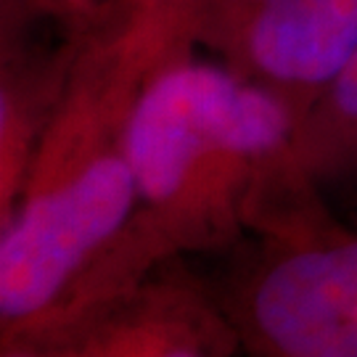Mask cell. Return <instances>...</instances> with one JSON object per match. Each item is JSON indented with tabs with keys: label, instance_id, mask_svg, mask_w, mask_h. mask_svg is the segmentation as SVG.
<instances>
[{
	"label": "cell",
	"instance_id": "277c9868",
	"mask_svg": "<svg viewBox=\"0 0 357 357\" xmlns=\"http://www.w3.org/2000/svg\"><path fill=\"white\" fill-rule=\"evenodd\" d=\"M172 257L85 326L82 357H236V328L206 278Z\"/></svg>",
	"mask_w": 357,
	"mask_h": 357
},
{
	"label": "cell",
	"instance_id": "6da1fadb",
	"mask_svg": "<svg viewBox=\"0 0 357 357\" xmlns=\"http://www.w3.org/2000/svg\"><path fill=\"white\" fill-rule=\"evenodd\" d=\"M141 85L85 69L66 85L24 188L0 217V336L88 318L172 259L141 228L125 122Z\"/></svg>",
	"mask_w": 357,
	"mask_h": 357
},
{
	"label": "cell",
	"instance_id": "8992f818",
	"mask_svg": "<svg viewBox=\"0 0 357 357\" xmlns=\"http://www.w3.org/2000/svg\"><path fill=\"white\" fill-rule=\"evenodd\" d=\"M93 315L61 323V326H45L35 331L0 336L3 342L0 357H82V336Z\"/></svg>",
	"mask_w": 357,
	"mask_h": 357
},
{
	"label": "cell",
	"instance_id": "3957f363",
	"mask_svg": "<svg viewBox=\"0 0 357 357\" xmlns=\"http://www.w3.org/2000/svg\"><path fill=\"white\" fill-rule=\"evenodd\" d=\"M206 278L243 357H357V228L318 191L265 215Z\"/></svg>",
	"mask_w": 357,
	"mask_h": 357
},
{
	"label": "cell",
	"instance_id": "7a4b0ae2",
	"mask_svg": "<svg viewBox=\"0 0 357 357\" xmlns=\"http://www.w3.org/2000/svg\"><path fill=\"white\" fill-rule=\"evenodd\" d=\"M302 114L238 69L165 59L125 122L141 225L169 257L228 252L312 183L294 159Z\"/></svg>",
	"mask_w": 357,
	"mask_h": 357
},
{
	"label": "cell",
	"instance_id": "5b68a950",
	"mask_svg": "<svg viewBox=\"0 0 357 357\" xmlns=\"http://www.w3.org/2000/svg\"><path fill=\"white\" fill-rule=\"evenodd\" d=\"M222 45L305 116L357 51V0H270Z\"/></svg>",
	"mask_w": 357,
	"mask_h": 357
},
{
	"label": "cell",
	"instance_id": "52a82bcc",
	"mask_svg": "<svg viewBox=\"0 0 357 357\" xmlns=\"http://www.w3.org/2000/svg\"><path fill=\"white\" fill-rule=\"evenodd\" d=\"M53 6H64L69 11H79V8H85L90 0H51Z\"/></svg>",
	"mask_w": 357,
	"mask_h": 357
}]
</instances>
